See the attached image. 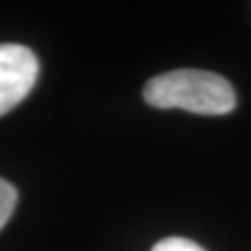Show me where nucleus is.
<instances>
[{"label": "nucleus", "mask_w": 251, "mask_h": 251, "mask_svg": "<svg viewBox=\"0 0 251 251\" xmlns=\"http://www.w3.org/2000/svg\"><path fill=\"white\" fill-rule=\"evenodd\" d=\"M145 100L157 109H182L199 115H226L237 107L232 86L201 69H176L145 84Z\"/></svg>", "instance_id": "obj_1"}, {"label": "nucleus", "mask_w": 251, "mask_h": 251, "mask_svg": "<svg viewBox=\"0 0 251 251\" xmlns=\"http://www.w3.org/2000/svg\"><path fill=\"white\" fill-rule=\"evenodd\" d=\"M36 54L21 44H0V115L27 97L38 80Z\"/></svg>", "instance_id": "obj_2"}, {"label": "nucleus", "mask_w": 251, "mask_h": 251, "mask_svg": "<svg viewBox=\"0 0 251 251\" xmlns=\"http://www.w3.org/2000/svg\"><path fill=\"white\" fill-rule=\"evenodd\" d=\"M15 205H17V191H15L11 182L0 178V230L11 220Z\"/></svg>", "instance_id": "obj_3"}, {"label": "nucleus", "mask_w": 251, "mask_h": 251, "mask_svg": "<svg viewBox=\"0 0 251 251\" xmlns=\"http://www.w3.org/2000/svg\"><path fill=\"white\" fill-rule=\"evenodd\" d=\"M151 251H205L197 243L188 241V239H180V237H170L159 241Z\"/></svg>", "instance_id": "obj_4"}]
</instances>
